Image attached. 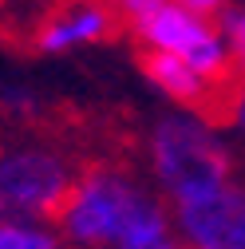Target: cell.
<instances>
[{"mask_svg": "<svg viewBox=\"0 0 245 249\" xmlns=\"http://www.w3.org/2000/svg\"><path fill=\"white\" fill-rule=\"evenodd\" d=\"M59 233L79 249H135L174 233V213L111 166L83 170L59 210Z\"/></svg>", "mask_w": 245, "mask_h": 249, "instance_id": "obj_1", "label": "cell"}, {"mask_svg": "<svg viewBox=\"0 0 245 249\" xmlns=\"http://www.w3.org/2000/svg\"><path fill=\"white\" fill-rule=\"evenodd\" d=\"M150 170H155L170 206H178L226 186L233 162L206 115L178 111L158 119L150 131Z\"/></svg>", "mask_w": 245, "mask_h": 249, "instance_id": "obj_2", "label": "cell"}, {"mask_svg": "<svg viewBox=\"0 0 245 249\" xmlns=\"http://www.w3.org/2000/svg\"><path fill=\"white\" fill-rule=\"evenodd\" d=\"M75 186V170L59 150L8 146L0 150V226L59 217Z\"/></svg>", "mask_w": 245, "mask_h": 249, "instance_id": "obj_3", "label": "cell"}, {"mask_svg": "<svg viewBox=\"0 0 245 249\" xmlns=\"http://www.w3.org/2000/svg\"><path fill=\"white\" fill-rule=\"evenodd\" d=\"M174 230L186 249H245V190L226 182L174 206Z\"/></svg>", "mask_w": 245, "mask_h": 249, "instance_id": "obj_4", "label": "cell"}, {"mask_svg": "<svg viewBox=\"0 0 245 249\" xmlns=\"http://www.w3.org/2000/svg\"><path fill=\"white\" fill-rule=\"evenodd\" d=\"M115 28H119V12L111 8V0H75V4L52 12L36 28V48L44 55H64L111 40Z\"/></svg>", "mask_w": 245, "mask_h": 249, "instance_id": "obj_5", "label": "cell"}, {"mask_svg": "<svg viewBox=\"0 0 245 249\" xmlns=\"http://www.w3.org/2000/svg\"><path fill=\"white\" fill-rule=\"evenodd\" d=\"M142 71L166 99H174L186 111H233L237 91L233 87H213L210 79H202L182 55H166V52H142Z\"/></svg>", "mask_w": 245, "mask_h": 249, "instance_id": "obj_6", "label": "cell"}, {"mask_svg": "<svg viewBox=\"0 0 245 249\" xmlns=\"http://www.w3.org/2000/svg\"><path fill=\"white\" fill-rule=\"evenodd\" d=\"M213 32H218V28H213L206 16L174 4V0H166L158 12H150L146 20L135 24V36H139L142 52H166V55H186L190 48L210 40Z\"/></svg>", "mask_w": 245, "mask_h": 249, "instance_id": "obj_7", "label": "cell"}, {"mask_svg": "<svg viewBox=\"0 0 245 249\" xmlns=\"http://www.w3.org/2000/svg\"><path fill=\"white\" fill-rule=\"evenodd\" d=\"M0 249H59V233L48 222H4Z\"/></svg>", "mask_w": 245, "mask_h": 249, "instance_id": "obj_8", "label": "cell"}, {"mask_svg": "<svg viewBox=\"0 0 245 249\" xmlns=\"http://www.w3.org/2000/svg\"><path fill=\"white\" fill-rule=\"evenodd\" d=\"M218 20H222V36L233 52V75L245 87V8H226Z\"/></svg>", "mask_w": 245, "mask_h": 249, "instance_id": "obj_9", "label": "cell"}, {"mask_svg": "<svg viewBox=\"0 0 245 249\" xmlns=\"http://www.w3.org/2000/svg\"><path fill=\"white\" fill-rule=\"evenodd\" d=\"M0 107H4L12 119H36L40 99L28 87H4V91H0Z\"/></svg>", "mask_w": 245, "mask_h": 249, "instance_id": "obj_10", "label": "cell"}, {"mask_svg": "<svg viewBox=\"0 0 245 249\" xmlns=\"http://www.w3.org/2000/svg\"><path fill=\"white\" fill-rule=\"evenodd\" d=\"M166 4V0H111V8L119 12V20H127L131 28L139 24V20H146L150 12H158Z\"/></svg>", "mask_w": 245, "mask_h": 249, "instance_id": "obj_11", "label": "cell"}, {"mask_svg": "<svg viewBox=\"0 0 245 249\" xmlns=\"http://www.w3.org/2000/svg\"><path fill=\"white\" fill-rule=\"evenodd\" d=\"M174 4H182V8H190V12L206 16V20H213V16H222V12L229 8L226 0H174Z\"/></svg>", "mask_w": 245, "mask_h": 249, "instance_id": "obj_12", "label": "cell"}, {"mask_svg": "<svg viewBox=\"0 0 245 249\" xmlns=\"http://www.w3.org/2000/svg\"><path fill=\"white\" fill-rule=\"evenodd\" d=\"M135 249H186V241H182L178 233L162 237V241H150V245H135Z\"/></svg>", "mask_w": 245, "mask_h": 249, "instance_id": "obj_13", "label": "cell"}, {"mask_svg": "<svg viewBox=\"0 0 245 249\" xmlns=\"http://www.w3.org/2000/svg\"><path fill=\"white\" fill-rule=\"evenodd\" d=\"M229 115H233V123H237V127L245 131V87L237 91V99H233V111H229Z\"/></svg>", "mask_w": 245, "mask_h": 249, "instance_id": "obj_14", "label": "cell"}, {"mask_svg": "<svg viewBox=\"0 0 245 249\" xmlns=\"http://www.w3.org/2000/svg\"><path fill=\"white\" fill-rule=\"evenodd\" d=\"M0 20H4V4H0Z\"/></svg>", "mask_w": 245, "mask_h": 249, "instance_id": "obj_15", "label": "cell"}]
</instances>
